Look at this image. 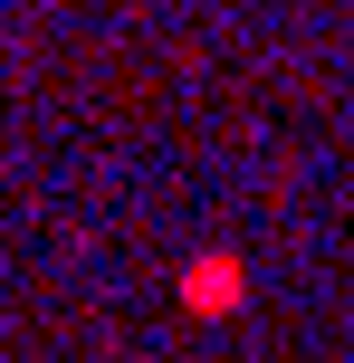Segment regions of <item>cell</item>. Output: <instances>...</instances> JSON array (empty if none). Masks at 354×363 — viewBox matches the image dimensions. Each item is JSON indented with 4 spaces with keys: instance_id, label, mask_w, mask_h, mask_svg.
Returning a JSON list of instances; mask_svg holds the SVG:
<instances>
[{
    "instance_id": "1",
    "label": "cell",
    "mask_w": 354,
    "mask_h": 363,
    "mask_svg": "<svg viewBox=\"0 0 354 363\" xmlns=\"http://www.w3.org/2000/svg\"><path fill=\"white\" fill-rule=\"evenodd\" d=\"M172 306L201 315V325L240 315V306H249V268H240V249H201V258H182V277H172Z\"/></svg>"
}]
</instances>
